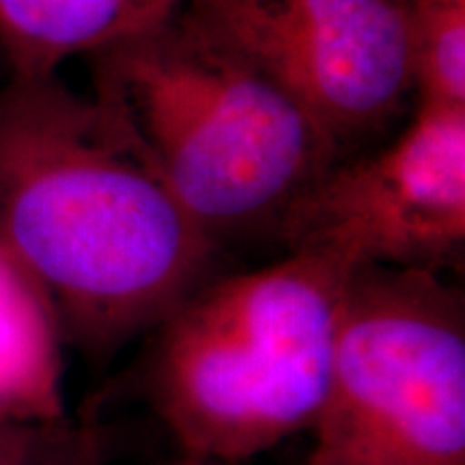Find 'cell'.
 Instances as JSON below:
<instances>
[{
    "instance_id": "obj_8",
    "label": "cell",
    "mask_w": 465,
    "mask_h": 465,
    "mask_svg": "<svg viewBox=\"0 0 465 465\" xmlns=\"http://www.w3.org/2000/svg\"><path fill=\"white\" fill-rule=\"evenodd\" d=\"M188 0H0V52L14 78L56 75L158 26Z\"/></svg>"
},
{
    "instance_id": "obj_1",
    "label": "cell",
    "mask_w": 465,
    "mask_h": 465,
    "mask_svg": "<svg viewBox=\"0 0 465 465\" xmlns=\"http://www.w3.org/2000/svg\"><path fill=\"white\" fill-rule=\"evenodd\" d=\"M0 237L86 353L153 330L220 254L124 125L58 74L0 89Z\"/></svg>"
},
{
    "instance_id": "obj_11",
    "label": "cell",
    "mask_w": 465,
    "mask_h": 465,
    "mask_svg": "<svg viewBox=\"0 0 465 465\" xmlns=\"http://www.w3.org/2000/svg\"><path fill=\"white\" fill-rule=\"evenodd\" d=\"M177 465H213V463H205V461H194V459H185L183 463H177Z\"/></svg>"
},
{
    "instance_id": "obj_4",
    "label": "cell",
    "mask_w": 465,
    "mask_h": 465,
    "mask_svg": "<svg viewBox=\"0 0 465 465\" xmlns=\"http://www.w3.org/2000/svg\"><path fill=\"white\" fill-rule=\"evenodd\" d=\"M306 465H465V302L441 274L358 265Z\"/></svg>"
},
{
    "instance_id": "obj_7",
    "label": "cell",
    "mask_w": 465,
    "mask_h": 465,
    "mask_svg": "<svg viewBox=\"0 0 465 465\" xmlns=\"http://www.w3.org/2000/svg\"><path fill=\"white\" fill-rule=\"evenodd\" d=\"M63 347L48 293L0 237V424L65 420Z\"/></svg>"
},
{
    "instance_id": "obj_3",
    "label": "cell",
    "mask_w": 465,
    "mask_h": 465,
    "mask_svg": "<svg viewBox=\"0 0 465 465\" xmlns=\"http://www.w3.org/2000/svg\"><path fill=\"white\" fill-rule=\"evenodd\" d=\"M353 267L322 252L212 276L153 328L151 403L185 459L265 455L308 431Z\"/></svg>"
},
{
    "instance_id": "obj_10",
    "label": "cell",
    "mask_w": 465,
    "mask_h": 465,
    "mask_svg": "<svg viewBox=\"0 0 465 465\" xmlns=\"http://www.w3.org/2000/svg\"><path fill=\"white\" fill-rule=\"evenodd\" d=\"M407 5H424V3H465V0H405Z\"/></svg>"
},
{
    "instance_id": "obj_12",
    "label": "cell",
    "mask_w": 465,
    "mask_h": 465,
    "mask_svg": "<svg viewBox=\"0 0 465 465\" xmlns=\"http://www.w3.org/2000/svg\"><path fill=\"white\" fill-rule=\"evenodd\" d=\"M7 427H11V424H0V438H3L5 431H7Z\"/></svg>"
},
{
    "instance_id": "obj_6",
    "label": "cell",
    "mask_w": 465,
    "mask_h": 465,
    "mask_svg": "<svg viewBox=\"0 0 465 465\" xmlns=\"http://www.w3.org/2000/svg\"><path fill=\"white\" fill-rule=\"evenodd\" d=\"M252 56L341 160L386 130L410 93L405 0H188Z\"/></svg>"
},
{
    "instance_id": "obj_5",
    "label": "cell",
    "mask_w": 465,
    "mask_h": 465,
    "mask_svg": "<svg viewBox=\"0 0 465 465\" xmlns=\"http://www.w3.org/2000/svg\"><path fill=\"white\" fill-rule=\"evenodd\" d=\"M284 252L444 274L463 263L465 108L416 106L377 153L342 158L289 213Z\"/></svg>"
},
{
    "instance_id": "obj_9",
    "label": "cell",
    "mask_w": 465,
    "mask_h": 465,
    "mask_svg": "<svg viewBox=\"0 0 465 465\" xmlns=\"http://www.w3.org/2000/svg\"><path fill=\"white\" fill-rule=\"evenodd\" d=\"M410 74L418 106L465 108V3L410 5Z\"/></svg>"
},
{
    "instance_id": "obj_2",
    "label": "cell",
    "mask_w": 465,
    "mask_h": 465,
    "mask_svg": "<svg viewBox=\"0 0 465 465\" xmlns=\"http://www.w3.org/2000/svg\"><path fill=\"white\" fill-rule=\"evenodd\" d=\"M86 61L89 95L220 250L278 242L293 207L341 160L295 97L190 3Z\"/></svg>"
}]
</instances>
